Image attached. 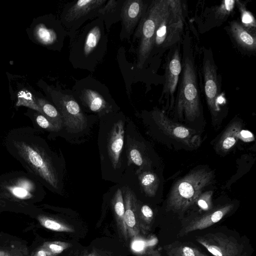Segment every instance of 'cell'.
I'll use <instances>...</instances> for the list:
<instances>
[{"instance_id":"cell-27","label":"cell","mask_w":256,"mask_h":256,"mask_svg":"<svg viewBox=\"0 0 256 256\" xmlns=\"http://www.w3.org/2000/svg\"><path fill=\"white\" fill-rule=\"evenodd\" d=\"M240 14V24L249 30L256 33V22L252 13L246 8V3L239 0H236Z\"/></svg>"},{"instance_id":"cell-16","label":"cell","mask_w":256,"mask_h":256,"mask_svg":"<svg viewBox=\"0 0 256 256\" xmlns=\"http://www.w3.org/2000/svg\"><path fill=\"white\" fill-rule=\"evenodd\" d=\"M124 222L128 237L139 236V208L138 200L134 192L128 188L124 190Z\"/></svg>"},{"instance_id":"cell-4","label":"cell","mask_w":256,"mask_h":256,"mask_svg":"<svg viewBox=\"0 0 256 256\" xmlns=\"http://www.w3.org/2000/svg\"><path fill=\"white\" fill-rule=\"evenodd\" d=\"M44 194L42 185L26 172L13 170L0 175V210L29 208Z\"/></svg>"},{"instance_id":"cell-40","label":"cell","mask_w":256,"mask_h":256,"mask_svg":"<svg viewBox=\"0 0 256 256\" xmlns=\"http://www.w3.org/2000/svg\"><path fill=\"white\" fill-rule=\"evenodd\" d=\"M85 256H103L101 255L98 252H94L90 253L88 255H86Z\"/></svg>"},{"instance_id":"cell-18","label":"cell","mask_w":256,"mask_h":256,"mask_svg":"<svg viewBox=\"0 0 256 256\" xmlns=\"http://www.w3.org/2000/svg\"><path fill=\"white\" fill-rule=\"evenodd\" d=\"M236 6V0H222L220 4L212 6L204 14L201 32H205L222 24L232 14Z\"/></svg>"},{"instance_id":"cell-34","label":"cell","mask_w":256,"mask_h":256,"mask_svg":"<svg viewBox=\"0 0 256 256\" xmlns=\"http://www.w3.org/2000/svg\"><path fill=\"white\" fill-rule=\"evenodd\" d=\"M212 190L202 192L197 198L195 203L203 210H210L212 208Z\"/></svg>"},{"instance_id":"cell-12","label":"cell","mask_w":256,"mask_h":256,"mask_svg":"<svg viewBox=\"0 0 256 256\" xmlns=\"http://www.w3.org/2000/svg\"><path fill=\"white\" fill-rule=\"evenodd\" d=\"M178 44L170 49L165 64L164 82L160 100L170 110L174 106L176 96L182 72V57Z\"/></svg>"},{"instance_id":"cell-21","label":"cell","mask_w":256,"mask_h":256,"mask_svg":"<svg viewBox=\"0 0 256 256\" xmlns=\"http://www.w3.org/2000/svg\"><path fill=\"white\" fill-rule=\"evenodd\" d=\"M124 0H108L99 9L97 18H101L108 32L112 24L120 20L122 8Z\"/></svg>"},{"instance_id":"cell-6","label":"cell","mask_w":256,"mask_h":256,"mask_svg":"<svg viewBox=\"0 0 256 256\" xmlns=\"http://www.w3.org/2000/svg\"><path fill=\"white\" fill-rule=\"evenodd\" d=\"M212 171L194 170L178 180L174 185L167 200V207L176 212L185 211L193 205L202 190L212 180Z\"/></svg>"},{"instance_id":"cell-1","label":"cell","mask_w":256,"mask_h":256,"mask_svg":"<svg viewBox=\"0 0 256 256\" xmlns=\"http://www.w3.org/2000/svg\"><path fill=\"white\" fill-rule=\"evenodd\" d=\"M9 154L42 185L54 190L60 180L52 154L38 130L26 126L10 130L4 140Z\"/></svg>"},{"instance_id":"cell-10","label":"cell","mask_w":256,"mask_h":256,"mask_svg":"<svg viewBox=\"0 0 256 256\" xmlns=\"http://www.w3.org/2000/svg\"><path fill=\"white\" fill-rule=\"evenodd\" d=\"M46 92L69 132L78 133L86 128L87 118L71 92H64L50 86L47 87Z\"/></svg>"},{"instance_id":"cell-13","label":"cell","mask_w":256,"mask_h":256,"mask_svg":"<svg viewBox=\"0 0 256 256\" xmlns=\"http://www.w3.org/2000/svg\"><path fill=\"white\" fill-rule=\"evenodd\" d=\"M152 118L158 128L166 134L192 148H196L201 144L200 136L192 129L170 120L164 112L155 108Z\"/></svg>"},{"instance_id":"cell-36","label":"cell","mask_w":256,"mask_h":256,"mask_svg":"<svg viewBox=\"0 0 256 256\" xmlns=\"http://www.w3.org/2000/svg\"><path fill=\"white\" fill-rule=\"evenodd\" d=\"M0 256H27L21 248L12 247L0 248Z\"/></svg>"},{"instance_id":"cell-26","label":"cell","mask_w":256,"mask_h":256,"mask_svg":"<svg viewBox=\"0 0 256 256\" xmlns=\"http://www.w3.org/2000/svg\"><path fill=\"white\" fill-rule=\"evenodd\" d=\"M36 218L40 224L48 230L58 232H74V230L70 226L48 216L40 214Z\"/></svg>"},{"instance_id":"cell-37","label":"cell","mask_w":256,"mask_h":256,"mask_svg":"<svg viewBox=\"0 0 256 256\" xmlns=\"http://www.w3.org/2000/svg\"><path fill=\"white\" fill-rule=\"evenodd\" d=\"M46 250L45 248L40 246L33 254L32 256H57Z\"/></svg>"},{"instance_id":"cell-11","label":"cell","mask_w":256,"mask_h":256,"mask_svg":"<svg viewBox=\"0 0 256 256\" xmlns=\"http://www.w3.org/2000/svg\"><path fill=\"white\" fill-rule=\"evenodd\" d=\"M107 0H78L67 4L61 16V22L70 40L87 21L97 18L98 12Z\"/></svg>"},{"instance_id":"cell-28","label":"cell","mask_w":256,"mask_h":256,"mask_svg":"<svg viewBox=\"0 0 256 256\" xmlns=\"http://www.w3.org/2000/svg\"><path fill=\"white\" fill-rule=\"evenodd\" d=\"M166 251L168 256H208L197 248L186 244L168 246Z\"/></svg>"},{"instance_id":"cell-33","label":"cell","mask_w":256,"mask_h":256,"mask_svg":"<svg viewBox=\"0 0 256 256\" xmlns=\"http://www.w3.org/2000/svg\"><path fill=\"white\" fill-rule=\"evenodd\" d=\"M42 246L52 254L58 255L70 248L72 244L60 241L46 242Z\"/></svg>"},{"instance_id":"cell-31","label":"cell","mask_w":256,"mask_h":256,"mask_svg":"<svg viewBox=\"0 0 256 256\" xmlns=\"http://www.w3.org/2000/svg\"><path fill=\"white\" fill-rule=\"evenodd\" d=\"M16 106H26L43 114L41 109L36 102V98L26 90H22L18 92Z\"/></svg>"},{"instance_id":"cell-19","label":"cell","mask_w":256,"mask_h":256,"mask_svg":"<svg viewBox=\"0 0 256 256\" xmlns=\"http://www.w3.org/2000/svg\"><path fill=\"white\" fill-rule=\"evenodd\" d=\"M124 134V124L122 120H120L114 124L109 135L108 144V156L114 169L120 167Z\"/></svg>"},{"instance_id":"cell-3","label":"cell","mask_w":256,"mask_h":256,"mask_svg":"<svg viewBox=\"0 0 256 256\" xmlns=\"http://www.w3.org/2000/svg\"><path fill=\"white\" fill-rule=\"evenodd\" d=\"M182 72L175 100V108L180 118L193 122L201 114V99L198 72L192 38L188 26L182 40Z\"/></svg>"},{"instance_id":"cell-20","label":"cell","mask_w":256,"mask_h":256,"mask_svg":"<svg viewBox=\"0 0 256 256\" xmlns=\"http://www.w3.org/2000/svg\"><path fill=\"white\" fill-rule=\"evenodd\" d=\"M234 208L232 204H227L198 217L184 229L182 233L186 234L194 230L207 228L220 221Z\"/></svg>"},{"instance_id":"cell-2","label":"cell","mask_w":256,"mask_h":256,"mask_svg":"<svg viewBox=\"0 0 256 256\" xmlns=\"http://www.w3.org/2000/svg\"><path fill=\"white\" fill-rule=\"evenodd\" d=\"M104 20L96 18L82 26L70 40L69 60L75 68L93 72L107 52Z\"/></svg>"},{"instance_id":"cell-39","label":"cell","mask_w":256,"mask_h":256,"mask_svg":"<svg viewBox=\"0 0 256 256\" xmlns=\"http://www.w3.org/2000/svg\"><path fill=\"white\" fill-rule=\"evenodd\" d=\"M140 256H161V253L159 250L150 249L145 251Z\"/></svg>"},{"instance_id":"cell-23","label":"cell","mask_w":256,"mask_h":256,"mask_svg":"<svg viewBox=\"0 0 256 256\" xmlns=\"http://www.w3.org/2000/svg\"><path fill=\"white\" fill-rule=\"evenodd\" d=\"M112 205L119 230L126 240L128 238L124 222V204L122 190L118 188L112 200Z\"/></svg>"},{"instance_id":"cell-29","label":"cell","mask_w":256,"mask_h":256,"mask_svg":"<svg viewBox=\"0 0 256 256\" xmlns=\"http://www.w3.org/2000/svg\"><path fill=\"white\" fill-rule=\"evenodd\" d=\"M134 164L141 168L150 166V160L144 156L140 148L136 144H130L128 150V165Z\"/></svg>"},{"instance_id":"cell-7","label":"cell","mask_w":256,"mask_h":256,"mask_svg":"<svg viewBox=\"0 0 256 256\" xmlns=\"http://www.w3.org/2000/svg\"><path fill=\"white\" fill-rule=\"evenodd\" d=\"M166 0L150 1L147 10L134 33L133 41L138 40L136 67L142 69L152 54L158 24L166 5Z\"/></svg>"},{"instance_id":"cell-24","label":"cell","mask_w":256,"mask_h":256,"mask_svg":"<svg viewBox=\"0 0 256 256\" xmlns=\"http://www.w3.org/2000/svg\"><path fill=\"white\" fill-rule=\"evenodd\" d=\"M36 102L41 109L43 114L60 130L64 126L62 118L54 106L46 100L36 98Z\"/></svg>"},{"instance_id":"cell-25","label":"cell","mask_w":256,"mask_h":256,"mask_svg":"<svg viewBox=\"0 0 256 256\" xmlns=\"http://www.w3.org/2000/svg\"><path fill=\"white\" fill-rule=\"evenodd\" d=\"M138 178L145 194L148 196H154L159 185V178L157 175L152 172L146 171L139 175Z\"/></svg>"},{"instance_id":"cell-32","label":"cell","mask_w":256,"mask_h":256,"mask_svg":"<svg viewBox=\"0 0 256 256\" xmlns=\"http://www.w3.org/2000/svg\"><path fill=\"white\" fill-rule=\"evenodd\" d=\"M35 111V110H34ZM34 124L39 128L50 132H56L60 130L54 126L44 115L35 111L30 116Z\"/></svg>"},{"instance_id":"cell-35","label":"cell","mask_w":256,"mask_h":256,"mask_svg":"<svg viewBox=\"0 0 256 256\" xmlns=\"http://www.w3.org/2000/svg\"><path fill=\"white\" fill-rule=\"evenodd\" d=\"M138 236L132 238L133 240L130 244V248L134 252L142 254L146 250V240Z\"/></svg>"},{"instance_id":"cell-30","label":"cell","mask_w":256,"mask_h":256,"mask_svg":"<svg viewBox=\"0 0 256 256\" xmlns=\"http://www.w3.org/2000/svg\"><path fill=\"white\" fill-rule=\"evenodd\" d=\"M154 219L152 209L148 205H143L139 210V224L140 232L145 234L148 231Z\"/></svg>"},{"instance_id":"cell-17","label":"cell","mask_w":256,"mask_h":256,"mask_svg":"<svg viewBox=\"0 0 256 256\" xmlns=\"http://www.w3.org/2000/svg\"><path fill=\"white\" fill-rule=\"evenodd\" d=\"M226 28L232 40L239 49L248 54L256 52V33L249 30L236 20L230 22Z\"/></svg>"},{"instance_id":"cell-22","label":"cell","mask_w":256,"mask_h":256,"mask_svg":"<svg viewBox=\"0 0 256 256\" xmlns=\"http://www.w3.org/2000/svg\"><path fill=\"white\" fill-rule=\"evenodd\" d=\"M242 124L240 122H234L226 130L218 142V148L222 152H228L236 144L241 130Z\"/></svg>"},{"instance_id":"cell-14","label":"cell","mask_w":256,"mask_h":256,"mask_svg":"<svg viewBox=\"0 0 256 256\" xmlns=\"http://www.w3.org/2000/svg\"><path fill=\"white\" fill-rule=\"evenodd\" d=\"M150 0H124L123 3L120 18L122 30L120 38L122 40H129L134 32L138 24L145 14Z\"/></svg>"},{"instance_id":"cell-38","label":"cell","mask_w":256,"mask_h":256,"mask_svg":"<svg viewBox=\"0 0 256 256\" xmlns=\"http://www.w3.org/2000/svg\"><path fill=\"white\" fill-rule=\"evenodd\" d=\"M238 138H240L246 142L252 141L254 139L252 134L248 131L240 130Z\"/></svg>"},{"instance_id":"cell-5","label":"cell","mask_w":256,"mask_h":256,"mask_svg":"<svg viewBox=\"0 0 256 256\" xmlns=\"http://www.w3.org/2000/svg\"><path fill=\"white\" fill-rule=\"evenodd\" d=\"M186 14L184 1L166 0L158 24L152 53L170 49L182 42Z\"/></svg>"},{"instance_id":"cell-9","label":"cell","mask_w":256,"mask_h":256,"mask_svg":"<svg viewBox=\"0 0 256 256\" xmlns=\"http://www.w3.org/2000/svg\"><path fill=\"white\" fill-rule=\"evenodd\" d=\"M202 89L208 108L213 119L220 112V104L224 101L220 77L210 48H204L202 64Z\"/></svg>"},{"instance_id":"cell-15","label":"cell","mask_w":256,"mask_h":256,"mask_svg":"<svg viewBox=\"0 0 256 256\" xmlns=\"http://www.w3.org/2000/svg\"><path fill=\"white\" fill-rule=\"evenodd\" d=\"M196 241L214 256H238L240 253L238 243L220 232L206 234Z\"/></svg>"},{"instance_id":"cell-8","label":"cell","mask_w":256,"mask_h":256,"mask_svg":"<svg viewBox=\"0 0 256 256\" xmlns=\"http://www.w3.org/2000/svg\"><path fill=\"white\" fill-rule=\"evenodd\" d=\"M71 92L74 98L78 99L91 112L102 116L112 111V105L108 100L111 97L107 88L93 78L88 77L78 80Z\"/></svg>"}]
</instances>
